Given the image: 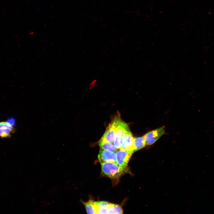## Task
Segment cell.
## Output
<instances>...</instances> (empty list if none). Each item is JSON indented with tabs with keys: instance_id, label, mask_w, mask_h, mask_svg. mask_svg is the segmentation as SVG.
Returning <instances> with one entry per match:
<instances>
[{
	"instance_id": "obj_9",
	"label": "cell",
	"mask_w": 214,
	"mask_h": 214,
	"mask_svg": "<svg viewBox=\"0 0 214 214\" xmlns=\"http://www.w3.org/2000/svg\"><path fill=\"white\" fill-rule=\"evenodd\" d=\"M146 145L145 140L143 136L134 138L133 147L134 152L142 149Z\"/></svg>"
},
{
	"instance_id": "obj_15",
	"label": "cell",
	"mask_w": 214,
	"mask_h": 214,
	"mask_svg": "<svg viewBox=\"0 0 214 214\" xmlns=\"http://www.w3.org/2000/svg\"><path fill=\"white\" fill-rule=\"evenodd\" d=\"M9 125L12 126L14 127L15 124V119L12 117L8 119L6 121Z\"/></svg>"
},
{
	"instance_id": "obj_12",
	"label": "cell",
	"mask_w": 214,
	"mask_h": 214,
	"mask_svg": "<svg viewBox=\"0 0 214 214\" xmlns=\"http://www.w3.org/2000/svg\"><path fill=\"white\" fill-rule=\"evenodd\" d=\"M84 205L87 213L88 214H97L95 205L93 203L92 200L86 202L81 201Z\"/></svg>"
},
{
	"instance_id": "obj_11",
	"label": "cell",
	"mask_w": 214,
	"mask_h": 214,
	"mask_svg": "<svg viewBox=\"0 0 214 214\" xmlns=\"http://www.w3.org/2000/svg\"><path fill=\"white\" fill-rule=\"evenodd\" d=\"M107 214H123L122 209L120 206L118 204L111 203L107 211Z\"/></svg>"
},
{
	"instance_id": "obj_3",
	"label": "cell",
	"mask_w": 214,
	"mask_h": 214,
	"mask_svg": "<svg viewBox=\"0 0 214 214\" xmlns=\"http://www.w3.org/2000/svg\"><path fill=\"white\" fill-rule=\"evenodd\" d=\"M133 152V150L118 149L116 153V163L120 167L127 169L128 163Z\"/></svg>"
},
{
	"instance_id": "obj_6",
	"label": "cell",
	"mask_w": 214,
	"mask_h": 214,
	"mask_svg": "<svg viewBox=\"0 0 214 214\" xmlns=\"http://www.w3.org/2000/svg\"><path fill=\"white\" fill-rule=\"evenodd\" d=\"M98 158L100 163L105 162L116 163V154L114 152L100 148Z\"/></svg>"
},
{
	"instance_id": "obj_8",
	"label": "cell",
	"mask_w": 214,
	"mask_h": 214,
	"mask_svg": "<svg viewBox=\"0 0 214 214\" xmlns=\"http://www.w3.org/2000/svg\"><path fill=\"white\" fill-rule=\"evenodd\" d=\"M133 138L130 131H129L125 136L119 149L134 151Z\"/></svg>"
},
{
	"instance_id": "obj_1",
	"label": "cell",
	"mask_w": 214,
	"mask_h": 214,
	"mask_svg": "<svg viewBox=\"0 0 214 214\" xmlns=\"http://www.w3.org/2000/svg\"><path fill=\"white\" fill-rule=\"evenodd\" d=\"M101 171L103 174L110 178L117 179L127 169L119 166L116 163L105 162L101 163Z\"/></svg>"
},
{
	"instance_id": "obj_4",
	"label": "cell",
	"mask_w": 214,
	"mask_h": 214,
	"mask_svg": "<svg viewBox=\"0 0 214 214\" xmlns=\"http://www.w3.org/2000/svg\"><path fill=\"white\" fill-rule=\"evenodd\" d=\"M163 127H161L145 134L143 136L144 138L146 145H151L157 141L164 133Z\"/></svg>"
},
{
	"instance_id": "obj_13",
	"label": "cell",
	"mask_w": 214,
	"mask_h": 214,
	"mask_svg": "<svg viewBox=\"0 0 214 214\" xmlns=\"http://www.w3.org/2000/svg\"><path fill=\"white\" fill-rule=\"evenodd\" d=\"M93 203L95 205L107 209L110 206L111 203L105 201L95 202L92 200Z\"/></svg>"
},
{
	"instance_id": "obj_14",
	"label": "cell",
	"mask_w": 214,
	"mask_h": 214,
	"mask_svg": "<svg viewBox=\"0 0 214 214\" xmlns=\"http://www.w3.org/2000/svg\"><path fill=\"white\" fill-rule=\"evenodd\" d=\"M94 205L96 208L97 214H107V209Z\"/></svg>"
},
{
	"instance_id": "obj_16",
	"label": "cell",
	"mask_w": 214,
	"mask_h": 214,
	"mask_svg": "<svg viewBox=\"0 0 214 214\" xmlns=\"http://www.w3.org/2000/svg\"><path fill=\"white\" fill-rule=\"evenodd\" d=\"M97 81L96 80H94L92 81L90 83V86L91 88L94 87L96 85V84L97 83Z\"/></svg>"
},
{
	"instance_id": "obj_5",
	"label": "cell",
	"mask_w": 214,
	"mask_h": 214,
	"mask_svg": "<svg viewBox=\"0 0 214 214\" xmlns=\"http://www.w3.org/2000/svg\"><path fill=\"white\" fill-rule=\"evenodd\" d=\"M116 120L114 118L109 124L101 139L111 143H114L116 135Z\"/></svg>"
},
{
	"instance_id": "obj_7",
	"label": "cell",
	"mask_w": 214,
	"mask_h": 214,
	"mask_svg": "<svg viewBox=\"0 0 214 214\" xmlns=\"http://www.w3.org/2000/svg\"><path fill=\"white\" fill-rule=\"evenodd\" d=\"M15 131L14 127L9 125L7 122H0V137L9 138Z\"/></svg>"
},
{
	"instance_id": "obj_2",
	"label": "cell",
	"mask_w": 214,
	"mask_h": 214,
	"mask_svg": "<svg viewBox=\"0 0 214 214\" xmlns=\"http://www.w3.org/2000/svg\"><path fill=\"white\" fill-rule=\"evenodd\" d=\"M115 118L116 122V135L113 143L119 149L126 134L130 130L128 125L121 119L119 116H117Z\"/></svg>"
},
{
	"instance_id": "obj_10",
	"label": "cell",
	"mask_w": 214,
	"mask_h": 214,
	"mask_svg": "<svg viewBox=\"0 0 214 214\" xmlns=\"http://www.w3.org/2000/svg\"><path fill=\"white\" fill-rule=\"evenodd\" d=\"M98 144L100 148L104 150L116 152L118 149L112 143L105 141L101 139L99 141Z\"/></svg>"
}]
</instances>
